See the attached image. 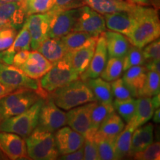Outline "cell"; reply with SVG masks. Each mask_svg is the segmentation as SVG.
<instances>
[{
	"label": "cell",
	"instance_id": "49",
	"mask_svg": "<svg viewBox=\"0 0 160 160\" xmlns=\"http://www.w3.org/2000/svg\"><path fill=\"white\" fill-rule=\"evenodd\" d=\"M11 91H13V90L5 87V85H3L0 82V98L2 97L3 96L8 94V93H9Z\"/></svg>",
	"mask_w": 160,
	"mask_h": 160
},
{
	"label": "cell",
	"instance_id": "5",
	"mask_svg": "<svg viewBox=\"0 0 160 160\" xmlns=\"http://www.w3.org/2000/svg\"><path fill=\"white\" fill-rule=\"evenodd\" d=\"M43 102L44 99L40 98L27 111L0 122V131L11 132L23 138L27 137L37 127Z\"/></svg>",
	"mask_w": 160,
	"mask_h": 160
},
{
	"label": "cell",
	"instance_id": "43",
	"mask_svg": "<svg viewBox=\"0 0 160 160\" xmlns=\"http://www.w3.org/2000/svg\"><path fill=\"white\" fill-rule=\"evenodd\" d=\"M85 5L84 0H53L52 11H62L78 8Z\"/></svg>",
	"mask_w": 160,
	"mask_h": 160
},
{
	"label": "cell",
	"instance_id": "52",
	"mask_svg": "<svg viewBox=\"0 0 160 160\" xmlns=\"http://www.w3.org/2000/svg\"><path fill=\"white\" fill-rule=\"evenodd\" d=\"M9 1H13V0H0V3L5 2H9Z\"/></svg>",
	"mask_w": 160,
	"mask_h": 160
},
{
	"label": "cell",
	"instance_id": "27",
	"mask_svg": "<svg viewBox=\"0 0 160 160\" xmlns=\"http://www.w3.org/2000/svg\"><path fill=\"white\" fill-rule=\"evenodd\" d=\"M90 89L94 96L96 102L103 104H112L113 96L111 86L109 82L105 81L101 77L85 80Z\"/></svg>",
	"mask_w": 160,
	"mask_h": 160
},
{
	"label": "cell",
	"instance_id": "6",
	"mask_svg": "<svg viewBox=\"0 0 160 160\" xmlns=\"http://www.w3.org/2000/svg\"><path fill=\"white\" fill-rule=\"evenodd\" d=\"M78 79H79V73L64 57L53 63V67L39 79V82L42 88L50 93Z\"/></svg>",
	"mask_w": 160,
	"mask_h": 160
},
{
	"label": "cell",
	"instance_id": "16",
	"mask_svg": "<svg viewBox=\"0 0 160 160\" xmlns=\"http://www.w3.org/2000/svg\"><path fill=\"white\" fill-rule=\"evenodd\" d=\"M56 145L59 155L76 151L83 146L85 137L68 126H63L54 134Z\"/></svg>",
	"mask_w": 160,
	"mask_h": 160
},
{
	"label": "cell",
	"instance_id": "26",
	"mask_svg": "<svg viewBox=\"0 0 160 160\" xmlns=\"http://www.w3.org/2000/svg\"><path fill=\"white\" fill-rule=\"evenodd\" d=\"M147 69L144 65H138L130 68L125 71L122 80L133 97H137L138 93L142 89L147 77Z\"/></svg>",
	"mask_w": 160,
	"mask_h": 160
},
{
	"label": "cell",
	"instance_id": "37",
	"mask_svg": "<svg viewBox=\"0 0 160 160\" xmlns=\"http://www.w3.org/2000/svg\"><path fill=\"white\" fill-rule=\"evenodd\" d=\"M145 63L142 48L131 45L127 54L123 58V71L130 68L138 65H143Z\"/></svg>",
	"mask_w": 160,
	"mask_h": 160
},
{
	"label": "cell",
	"instance_id": "44",
	"mask_svg": "<svg viewBox=\"0 0 160 160\" xmlns=\"http://www.w3.org/2000/svg\"><path fill=\"white\" fill-rule=\"evenodd\" d=\"M30 53V51H21L17 52L14 55L13 59V62L12 65L15 67L19 68L22 64L25 62V60L27 59Z\"/></svg>",
	"mask_w": 160,
	"mask_h": 160
},
{
	"label": "cell",
	"instance_id": "10",
	"mask_svg": "<svg viewBox=\"0 0 160 160\" xmlns=\"http://www.w3.org/2000/svg\"><path fill=\"white\" fill-rule=\"evenodd\" d=\"M105 31V18L102 15L86 5L79 8L73 31H82L93 36H99Z\"/></svg>",
	"mask_w": 160,
	"mask_h": 160
},
{
	"label": "cell",
	"instance_id": "42",
	"mask_svg": "<svg viewBox=\"0 0 160 160\" xmlns=\"http://www.w3.org/2000/svg\"><path fill=\"white\" fill-rule=\"evenodd\" d=\"M142 54L145 61L160 59V41L157 39L142 48Z\"/></svg>",
	"mask_w": 160,
	"mask_h": 160
},
{
	"label": "cell",
	"instance_id": "47",
	"mask_svg": "<svg viewBox=\"0 0 160 160\" xmlns=\"http://www.w3.org/2000/svg\"><path fill=\"white\" fill-rule=\"evenodd\" d=\"M128 2L131 3L136 4L138 5H143V6H148L149 5H151L153 2H156L155 0H128Z\"/></svg>",
	"mask_w": 160,
	"mask_h": 160
},
{
	"label": "cell",
	"instance_id": "25",
	"mask_svg": "<svg viewBox=\"0 0 160 160\" xmlns=\"http://www.w3.org/2000/svg\"><path fill=\"white\" fill-rule=\"evenodd\" d=\"M155 108L151 101V97H138L134 116L128 125L133 129L145 125L153 117Z\"/></svg>",
	"mask_w": 160,
	"mask_h": 160
},
{
	"label": "cell",
	"instance_id": "32",
	"mask_svg": "<svg viewBox=\"0 0 160 160\" xmlns=\"http://www.w3.org/2000/svg\"><path fill=\"white\" fill-rule=\"evenodd\" d=\"M123 72V59L109 57L100 74L102 79L108 82H113L121 77Z\"/></svg>",
	"mask_w": 160,
	"mask_h": 160
},
{
	"label": "cell",
	"instance_id": "36",
	"mask_svg": "<svg viewBox=\"0 0 160 160\" xmlns=\"http://www.w3.org/2000/svg\"><path fill=\"white\" fill-rule=\"evenodd\" d=\"M26 16L44 13L52 8L53 0H22Z\"/></svg>",
	"mask_w": 160,
	"mask_h": 160
},
{
	"label": "cell",
	"instance_id": "12",
	"mask_svg": "<svg viewBox=\"0 0 160 160\" xmlns=\"http://www.w3.org/2000/svg\"><path fill=\"white\" fill-rule=\"evenodd\" d=\"M26 16L22 0H13L0 3V28L18 29L22 25Z\"/></svg>",
	"mask_w": 160,
	"mask_h": 160
},
{
	"label": "cell",
	"instance_id": "8",
	"mask_svg": "<svg viewBox=\"0 0 160 160\" xmlns=\"http://www.w3.org/2000/svg\"><path fill=\"white\" fill-rule=\"evenodd\" d=\"M79 8L62 11L50 10L48 12L50 16L49 37L60 39L73 31L79 15Z\"/></svg>",
	"mask_w": 160,
	"mask_h": 160
},
{
	"label": "cell",
	"instance_id": "35",
	"mask_svg": "<svg viewBox=\"0 0 160 160\" xmlns=\"http://www.w3.org/2000/svg\"><path fill=\"white\" fill-rule=\"evenodd\" d=\"M95 142L97 144L99 160L115 159V141L110 138L94 135Z\"/></svg>",
	"mask_w": 160,
	"mask_h": 160
},
{
	"label": "cell",
	"instance_id": "3",
	"mask_svg": "<svg viewBox=\"0 0 160 160\" xmlns=\"http://www.w3.org/2000/svg\"><path fill=\"white\" fill-rule=\"evenodd\" d=\"M25 143L30 159L54 160L59 156L54 134L38 125L25 138Z\"/></svg>",
	"mask_w": 160,
	"mask_h": 160
},
{
	"label": "cell",
	"instance_id": "46",
	"mask_svg": "<svg viewBox=\"0 0 160 160\" xmlns=\"http://www.w3.org/2000/svg\"><path fill=\"white\" fill-rule=\"evenodd\" d=\"M144 66L147 71H154L157 73H160V60L154 59L150 60V61H145L144 63Z\"/></svg>",
	"mask_w": 160,
	"mask_h": 160
},
{
	"label": "cell",
	"instance_id": "20",
	"mask_svg": "<svg viewBox=\"0 0 160 160\" xmlns=\"http://www.w3.org/2000/svg\"><path fill=\"white\" fill-rule=\"evenodd\" d=\"M31 50V37L28 29L27 25L25 22L19 33L16 36V38L11 47L5 51L0 52V62L7 65H12L13 57L17 52L21 51H30Z\"/></svg>",
	"mask_w": 160,
	"mask_h": 160
},
{
	"label": "cell",
	"instance_id": "34",
	"mask_svg": "<svg viewBox=\"0 0 160 160\" xmlns=\"http://www.w3.org/2000/svg\"><path fill=\"white\" fill-rule=\"evenodd\" d=\"M160 74L154 71H148L145 83L138 93V97H152L159 93Z\"/></svg>",
	"mask_w": 160,
	"mask_h": 160
},
{
	"label": "cell",
	"instance_id": "1",
	"mask_svg": "<svg viewBox=\"0 0 160 160\" xmlns=\"http://www.w3.org/2000/svg\"><path fill=\"white\" fill-rule=\"evenodd\" d=\"M133 13L136 24L131 34L127 38L131 45L142 48L159 38V15L156 8L138 5L133 9Z\"/></svg>",
	"mask_w": 160,
	"mask_h": 160
},
{
	"label": "cell",
	"instance_id": "29",
	"mask_svg": "<svg viewBox=\"0 0 160 160\" xmlns=\"http://www.w3.org/2000/svg\"><path fill=\"white\" fill-rule=\"evenodd\" d=\"M125 126L122 118L114 112L101 124L95 135L116 139Z\"/></svg>",
	"mask_w": 160,
	"mask_h": 160
},
{
	"label": "cell",
	"instance_id": "48",
	"mask_svg": "<svg viewBox=\"0 0 160 160\" xmlns=\"http://www.w3.org/2000/svg\"><path fill=\"white\" fill-rule=\"evenodd\" d=\"M151 101L152 103H153V106H154L155 109L159 108V105H160V95L159 93L158 94L153 96V97H151Z\"/></svg>",
	"mask_w": 160,
	"mask_h": 160
},
{
	"label": "cell",
	"instance_id": "9",
	"mask_svg": "<svg viewBox=\"0 0 160 160\" xmlns=\"http://www.w3.org/2000/svg\"><path fill=\"white\" fill-rule=\"evenodd\" d=\"M67 125L66 113L56 105L51 97L44 99L40 109L38 126L54 133Z\"/></svg>",
	"mask_w": 160,
	"mask_h": 160
},
{
	"label": "cell",
	"instance_id": "13",
	"mask_svg": "<svg viewBox=\"0 0 160 160\" xmlns=\"http://www.w3.org/2000/svg\"><path fill=\"white\" fill-rule=\"evenodd\" d=\"M0 150L10 159H30L25 140L17 133L0 131Z\"/></svg>",
	"mask_w": 160,
	"mask_h": 160
},
{
	"label": "cell",
	"instance_id": "39",
	"mask_svg": "<svg viewBox=\"0 0 160 160\" xmlns=\"http://www.w3.org/2000/svg\"><path fill=\"white\" fill-rule=\"evenodd\" d=\"M111 86L113 97H115L117 99H130V98H134L131 91H130L121 78H119V79L111 82Z\"/></svg>",
	"mask_w": 160,
	"mask_h": 160
},
{
	"label": "cell",
	"instance_id": "15",
	"mask_svg": "<svg viewBox=\"0 0 160 160\" xmlns=\"http://www.w3.org/2000/svg\"><path fill=\"white\" fill-rule=\"evenodd\" d=\"M96 102H91L68 110L66 113L67 125L83 136L87 134L91 128V114Z\"/></svg>",
	"mask_w": 160,
	"mask_h": 160
},
{
	"label": "cell",
	"instance_id": "2",
	"mask_svg": "<svg viewBox=\"0 0 160 160\" xmlns=\"http://www.w3.org/2000/svg\"><path fill=\"white\" fill-rule=\"evenodd\" d=\"M54 103L61 109H70L96 102L95 97L85 81L78 79L49 93Z\"/></svg>",
	"mask_w": 160,
	"mask_h": 160
},
{
	"label": "cell",
	"instance_id": "14",
	"mask_svg": "<svg viewBox=\"0 0 160 160\" xmlns=\"http://www.w3.org/2000/svg\"><path fill=\"white\" fill-rule=\"evenodd\" d=\"M108 59V53L107 51L105 37L103 32L98 37L94 53L88 67L82 73L80 74L79 79L85 81L88 79L99 77L103 69L105 68Z\"/></svg>",
	"mask_w": 160,
	"mask_h": 160
},
{
	"label": "cell",
	"instance_id": "40",
	"mask_svg": "<svg viewBox=\"0 0 160 160\" xmlns=\"http://www.w3.org/2000/svg\"><path fill=\"white\" fill-rule=\"evenodd\" d=\"M17 34V29L13 28H0V52L11 47Z\"/></svg>",
	"mask_w": 160,
	"mask_h": 160
},
{
	"label": "cell",
	"instance_id": "38",
	"mask_svg": "<svg viewBox=\"0 0 160 160\" xmlns=\"http://www.w3.org/2000/svg\"><path fill=\"white\" fill-rule=\"evenodd\" d=\"M133 159L137 160H159L160 143L159 142L151 143L142 151L133 155Z\"/></svg>",
	"mask_w": 160,
	"mask_h": 160
},
{
	"label": "cell",
	"instance_id": "22",
	"mask_svg": "<svg viewBox=\"0 0 160 160\" xmlns=\"http://www.w3.org/2000/svg\"><path fill=\"white\" fill-rule=\"evenodd\" d=\"M109 57L123 59L128 51L131 43L125 35L113 31L104 32Z\"/></svg>",
	"mask_w": 160,
	"mask_h": 160
},
{
	"label": "cell",
	"instance_id": "18",
	"mask_svg": "<svg viewBox=\"0 0 160 160\" xmlns=\"http://www.w3.org/2000/svg\"><path fill=\"white\" fill-rule=\"evenodd\" d=\"M104 18L106 27L110 31L122 33L126 37H129L136 24L133 9L131 11H120L105 14Z\"/></svg>",
	"mask_w": 160,
	"mask_h": 160
},
{
	"label": "cell",
	"instance_id": "17",
	"mask_svg": "<svg viewBox=\"0 0 160 160\" xmlns=\"http://www.w3.org/2000/svg\"><path fill=\"white\" fill-rule=\"evenodd\" d=\"M51 62L41 54L39 51H30L27 59L19 68L28 77L33 79L39 80L53 67Z\"/></svg>",
	"mask_w": 160,
	"mask_h": 160
},
{
	"label": "cell",
	"instance_id": "53",
	"mask_svg": "<svg viewBox=\"0 0 160 160\" xmlns=\"http://www.w3.org/2000/svg\"><path fill=\"white\" fill-rule=\"evenodd\" d=\"M123 1H127V2H128V0H123Z\"/></svg>",
	"mask_w": 160,
	"mask_h": 160
},
{
	"label": "cell",
	"instance_id": "41",
	"mask_svg": "<svg viewBox=\"0 0 160 160\" xmlns=\"http://www.w3.org/2000/svg\"><path fill=\"white\" fill-rule=\"evenodd\" d=\"M84 159L86 160H98L99 154L97 144L93 137H85L83 143Z\"/></svg>",
	"mask_w": 160,
	"mask_h": 160
},
{
	"label": "cell",
	"instance_id": "21",
	"mask_svg": "<svg viewBox=\"0 0 160 160\" xmlns=\"http://www.w3.org/2000/svg\"><path fill=\"white\" fill-rule=\"evenodd\" d=\"M84 3L102 15L131 11L137 6L136 4L123 0H84Z\"/></svg>",
	"mask_w": 160,
	"mask_h": 160
},
{
	"label": "cell",
	"instance_id": "45",
	"mask_svg": "<svg viewBox=\"0 0 160 160\" xmlns=\"http://www.w3.org/2000/svg\"><path fill=\"white\" fill-rule=\"evenodd\" d=\"M60 159L64 160H83L84 159V151L83 146L76 151L71 152L67 154L61 155L59 158Z\"/></svg>",
	"mask_w": 160,
	"mask_h": 160
},
{
	"label": "cell",
	"instance_id": "23",
	"mask_svg": "<svg viewBox=\"0 0 160 160\" xmlns=\"http://www.w3.org/2000/svg\"><path fill=\"white\" fill-rule=\"evenodd\" d=\"M153 142V125L151 123L145 124L136 128L131 137L129 157H133L137 152L142 151Z\"/></svg>",
	"mask_w": 160,
	"mask_h": 160
},
{
	"label": "cell",
	"instance_id": "11",
	"mask_svg": "<svg viewBox=\"0 0 160 160\" xmlns=\"http://www.w3.org/2000/svg\"><path fill=\"white\" fill-rule=\"evenodd\" d=\"M25 23L31 37V49L37 51L40 44L49 37L50 16L48 12L29 15Z\"/></svg>",
	"mask_w": 160,
	"mask_h": 160
},
{
	"label": "cell",
	"instance_id": "24",
	"mask_svg": "<svg viewBox=\"0 0 160 160\" xmlns=\"http://www.w3.org/2000/svg\"><path fill=\"white\" fill-rule=\"evenodd\" d=\"M37 51L52 63L62 59L68 52L61 39L51 37L44 40Z\"/></svg>",
	"mask_w": 160,
	"mask_h": 160
},
{
	"label": "cell",
	"instance_id": "33",
	"mask_svg": "<svg viewBox=\"0 0 160 160\" xmlns=\"http://www.w3.org/2000/svg\"><path fill=\"white\" fill-rule=\"evenodd\" d=\"M113 106L115 111L122 119L127 123L131 122L134 116L137 107V99L133 98L126 99H117L113 101Z\"/></svg>",
	"mask_w": 160,
	"mask_h": 160
},
{
	"label": "cell",
	"instance_id": "31",
	"mask_svg": "<svg viewBox=\"0 0 160 160\" xmlns=\"http://www.w3.org/2000/svg\"><path fill=\"white\" fill-rule=\"evenodd\" d=\"M135 129L131 127L128 124L125 126L124 129L117 137L115 141V159H121L125 157H129L131 149V137Z\"/></svg>",
	"mask_w": 160,
	"mask_h": 160
},
{
	"label": "cell",
	"instance_id": "50",
	"mask_svg": "<svg viewBox=\"0 0 160 160\" xmlns=\"http://www.w3.org/2000/svg\"><path fill=\"white\" fill-rule=\"evenodd\" d=\"M153 121L155 123H159L160 121V111L159 108L156 109L154 112H153Z\"/></svg>",
	"mask_w": 160,
	"mask_h": 160
},
{
	"label": "cell",
	"instance_id": "28",
	"mask_svg": "<svg viewBox=\"0 0 160 160\" xmlns=\"http://www.w3.org/2000/svg\"><path fill=\"white\" fill-rule=\"evenodd\" d=\"M114 112L116 111L113 104H103L96 102L91 114V128L85 137H94L101 124Z\"/></svg>",
	"mask_w": 160,
	"mask_h": 160
},
{
	"label": "cell",
	"instance_id": "4",
	"mask_svg": "<svg viewBox=\"0 0 160 160\" xmlns=\"http://www.w3.org/2000/svg\"><path fill=\"white\" fill-rule=\"evenodd\" d=\"M39 99L37 92L27 88L14 90L3 96L0 98V122L23 113Z\"/></svg>",
	"mask_w": 160,
	"mask_h": 160
},
{
	"label": "cell",
	"instance_id": "7",
	"mask_svg": "<svg viewBox=\"0 0 160 160\" xmlns=\"http://www.w3.org/2000/svg\"><path fill=\"white\" fill-rule=\"evenodd\" d=\"M0 82L13 91L20 88L33 90L37 92L41 99H45L49 97V93L40 86L39 80L28 77L21 70L13 65H7L1 62Z\"/></svg>",
	"mask_w": 160,
	"mask_h": 160
},
{
	"label": "cell",
	"instance_id": "30",
	"mask_svg": "<svg viewBox=\"0 0 160 160\" xmlns=\"http://www.w3.org/2000/svg\"><path fill=\"white\" fill-rule=\"evenodd\" d=\"M99 36H93L82 31H71L60 38L68 51L81 48Z\"/></svg>",
	"mask_w": 160,
	"mask_h": 160
},
{
	"label": "cell",
	"instance_id": "19",
	"mask_svg": "<svg viewBox=\"0 0 160 160\" xmlns=\"http://www.w3.org/2000/svg\"><path fill=\"white\" fill-rule=\"evenodd\" d=\"M97 39L98 37L92 40L91 42L81 48L68 52L65 56L71 63L72 67L79 73V76L88 68L91 62L94 53Z\"/></svg>",
	"mask_w": 160,
	"mask_h": 160
},
{
	"label": "cell",
	"instance_id": "51",
	"mask_svg": "<svg viewBox=\"0 0 160 160\" xmlns=\"http://www.w3.org/2000/svg\"><path fill=\"white\" fill-rule=\"evenodd\" d=\"M3 157H6V155L3 153L2 151H1V150H0V159H5V158H4Z\"/></svg>",
	"mask_w": 160,
	"mask_h": 160
}]
</instances>
